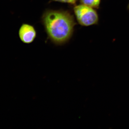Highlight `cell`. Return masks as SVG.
<instances>
[{"mask_svg":"<svg viewBox=\"0 0 129 129\" xmlns=\"http://www.w3.org/2000/svg\"><path fill=\"white\" fill-rule=\"evenodd\" d=\"M42 21L48 38L58 45L69 40L76 25L73 16L62 10H46L42 17Z\"/></svg>","mask_w":129,"mask_h":129,"instance_id":"1","label":"cell"},{"mask_svg":"<svg viewBox=\"0 0 129 129\" xmlns=\"http://www.w3.org/2000/svg\"><path fill=\"white\" fill-rule=\"evenodd\" d=\"M94 9L83 4L77 5L74 7V13L80 25L87 27L97 24L99 17Z\"/></svg>","mask_w":129,"mask_h":129,"instance_id":"2","label":"cell"},{"mask_svg":"<svg viewBox=\"0 0 129 129\" xmlns=\"http://www.w3.org/2000/svg\"><path fill=\"white\" fill-rule=\"evenodd\" d=\"M18 36L20 40L25 44L33 42L36 37V30L33 25L27 23H23L18 30Z\"/></svg>","mask_w":129,"mask_h":129,"instance_id":"3","label":"cell"},{"mask_svg":"<svg viewBox=\"0 0 129 129\" xmlns=\"http://www.w3.org/2000/svg\"><path fill=\"white\" fill-rule=\"evenodd\" d=\"M81 4L86 5L93 8H98L101 3V0H80Z\"/></svg>","mask_w":129,"mask_h":129,"instance_id":"4","label":"cell"},{"mask_svg":"<svg viewBox=\"0 0 129 129\" xmlns=\"http://www.w3.org/2000/svg\"><path fill=\"white\" fill-rule=\"evenodd\" d=\"M53 1L57 2L62 3H68L71 5H74L78 0H52Z\"/></svg>","mask_w":129,"mask_h":129,"instance_id":"5","label":"cell"},{"mask_svg":"<svg viewBox=\"0 0 129 129\" xmlns=\"http://www.w3.org/2000/svg\"><path fill=\"white\" fill-rule=\"evenodd\" d=\"M128 9H129V5H128Z\"/></svg>","mask_w":129,"mask_h":129,"instance_id":"6","label":"cell"}]
</instances>
